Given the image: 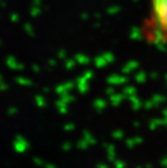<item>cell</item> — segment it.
I'll return each mask as SVG.
<instances>
[{
  "label": "cell",
  "instance_id": "1",
  "mask_svg": "<svg viewBox=\"0 0 167 168\" xmlns=\"http://www.w3.org/2000/svg\"><path fill=\"white\" fill-rule=\"evenodd\" d=\"M148 15L144 19L141 33L145 41L167 45V0H148Z\"/></svg>",
  "mask_w": 167,
  "mask_h": 168
}]
</instances>
